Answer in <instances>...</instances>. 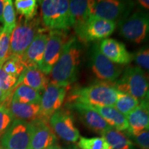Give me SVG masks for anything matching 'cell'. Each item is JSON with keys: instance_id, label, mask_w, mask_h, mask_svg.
I'll return each instance as SVG.
<instances>
[{"instance_id": "e0dca14e", "label": "cell", "mask_w": 149, "mask_h": 149, "mask_svg": "<svg viewBox=\"0 0 149 149\" xmlns=\"http://www.w3.org/2000/svg\"><path fill=\"white\" fill-rule=\"evenodd\" d=\"M33 123V130L29 149H46L55 144V134L47 122L38 120Z\"/></svg>"}, {"instance_id": "7a4b0ae2", "label": "cell", "mask_w": 149, "mask_h": 149, "mask_svg": "<svg viewBox=\"0 0 149 149\" xmlns=\"http://www.w3.org/2000/svg\"><path fill=\"white\" fill-rule=\"evenodd\" d=\"M117 93L118 91L110 84L100 82L72 90L68 96V102L69 104L114 107L117 101Z\"/></svg>"}, {"instance_id": "ffe728a7", "label": "cell", "mask_w": 149, "mask_h": 149, "mask_svg": "<svg viewBox=\"0 0 149 149\" xmlns=\"http://www.w3.org/2000/svg\"><path fill=\"white\" fill-rule=\"evenodd\" d=\"M92 1L72 0L69 1V13L71 27L76 30L84 24L91 17Z\"/></svg>"}, {"instance_id": "f35d334b", "label": "cell", "mask_w": 149, "mask_h": 149, "mask_svg": "<svg viewBox=\"0 0 149 149\" xmlns=\"http://www.w3.org/2000/svg\"><path fill=\"white\" fill-rule=\"evenodd\" d=\"M3 101V92L1 91V86H0V102Z\"/></svg>"}, {"instance_id": "e575fe53", "label": "cell", "mask_w": 149, "mask_h": 149, "mask_svg": "<svg viewBox=\"0 0 149 149\" xmlns=\"http://www.w3.org/2000/svg\"><path fill=\"white\" fill-rule=\"evenodd\" d=\"M135 4L138 6L139 10L144 11L149 13V0H138L135 1Z\"/></svg>"}, {"instance_id": "f1b7e54d", "label": "cell", "mask_w": 149, "mask_h": 149, "mask_svg": "<svg viewBox=\"0 0 149 149\" xmlns=\"http://www.w3.org/2000/svg\"><path fill=\"white\" fill-rule=\"evenodd\" d=\"M3 27L12 31L15 28L16 14L13 6V1L11 0H5L3 13Z\"/></svg>"}, {"instance_id": "52a82bcc", "label": "cell", "mask_w": 149, "mask_h": 149, "mask_svg": "<svg viewBox=\"0 0 149 149\" xmlns=\"http://www.w3.org/2000/svg\"><path fill=\"white\" fill-rule=\"evenodd\" d=\"M135 1L101 0L92 1L91 17L102 18L117 24L129 16Z\"/></svg>"}, {"instance_id": "3957f363", "label": "cell", "mask_w": 149, "mask_h": 149, "mask_svg": "<svg viewBox=\"0 0 149 149\" xmlns=\"http://www.w3.org/2000/svg\"><path fill=\"white\" fill-rule=\"evenodd\" d=\"M42 21L51 31H66L71 27L69 1L44 0L40 1Z\"/></svg>"}, {"instance_id": "484cf974", "label": "cell", "mask_w": 149, "mask_h": 149, "mask_svg": "<svg viewBox=\"0 0 149 149\" xmlns=\"http://www.w3.org/2000/svg\"><path fill=\"white\" fill-rule=\"evenodd\" d=\"M13 4L17 11L23 16L26 21L34 19L37 12V1L35 0H15Z\"/></svg>"}, {"instance_id": "6da1fadb", "label": "cell", "mask_w": 149, "mask_h": 149, "mask_svg": "<svg viewBox=\"0 0 149 149\" xmlns=\"http://www.w3.org/2000/svg\"><path fill=\"white\" fill-rule=\"evenodd\" d=\"M81 48L76 37H71L63 48L58 61L50 72L52 82L67 88L77 79Z\"/></svg>"}, {"instance_id": "ee69618b", "label": "cell", "mask_w": 149, "mask_h": 149, "mask_svg": "<svg viewBox=\"0 0 149 149\" xmlns=\"http://www.w3.org/2000/svg\"><path fill=\"white\" fill-rule=\"evenodd\" d=\"M0 149H1V148H0Z\"/></svg>"}, {"instance_id": "60d3db41", "label": "cell", "mask_w": 149, "mask_h": 149, "mask_svg": "<svg viewBox=\"0 0 149 149\" xmlns=\"http://www.w3.org/2000/svg\"><path fill=\"white\" fill-rule=\"evenodd\" d=\"M2 28H3V27L0 26V33H1V29H2Z\"/></svg>"}, {"instance_id": "9c48e42d", "label": "cell", "mask_w": 149, "mask_h": 149, "mask_svg": "<svg viewBox=\"0 0 149 149\" xmlns=\"http://www.w3.org/2000/svg\"><path fill=\"white\" fill-rule=\"evenodd\" d=\"M117 24L102 18L91 17L84 24L74 30L78 40L84 42L107 39L114 32Z\"/></svg>"}, {"instance_id": "7402d4cb", "label": "cell", "mask_w": 149, "mask_h": 149, "mask_svg": "<svg viewBox=\"0 0 149 149\" xmlns=\"http://www.w3.org/2000/svg\"><path fill=\"white\" fill-rule=\"evenodd\" d=\"M87 106L97 112L103 117L104 120L114 129L121 132L128 130V124L126 117L117 111L114 107Z\"/></svg>"}, {"instance_id": "9a60e30c", "label": "cell", "mask_w": 149, "mask_h": 149, "mask_svg": "<svg viewBox=\"0 0 149 149\" xmlns=\"http://www.w3.org/2000/svg\"><path fill=\"white\" fill-rule=\"evenodd\" d=\"M102 54L117 65H127L133 61V53L126 49L122 42L111 38L104 39L99 44Z\"/></svg>"}, {"instance_id": "ba28073f", "label": "cell", "mask_w": 149, "mask_h": 149, "mask_svg": "<svg viewBox=\"0 0 149 149\" xmlns=\"http://www.w3.org/2000/svg\"><path fill=\"white\" fill-rule=\"evenodd\" d=\"M33 130V123L15 120L1 138L4 148L29 149Z\"/></svg>"}, {"instance_id": "cb8c5ba5", "label": "cell", "mask_w": 149, "mask_h": 149, "mask_svg": "<svg viewBox=\"0 0 149 149\" xmlns=\"http://www.w3.org/2000/svg\"><path fill=\"white\" fill-rule=\"evenodd\" d=\"M40 93L35 89L25 85H19L14 89L12 100L22 104H40L41 102Z\"/></svg>"}, {"instance_id": "8d00e7d4", "label": "cell", "mask_w": 149, "mask_h": 149, "mask_svg": "<svg viewBox=\"0 0 149 149\" xmlns=\"http://www.w3.org/2000/svg\"><path fill=\"white\" fill-rule=\"evenodd\" d=\"M5 0H0V22L3 23V13Z\"/></svg>"}, {"instance_id": "7c38bea8", "label": "cell", "mask_w": 149, "mask_h": 149, "mask_svg": "<svg viewBox=\"0 0 149 149\" xmlns=\"http://www.w3.org/2000/svg\"><path fill=\"white\" fill-rule=\"evenodd\" d=\"M66 88L52 82L48 83L42 96L40 106V119L48 122L50 117L59 111L64 103Z\"/></svg>"}, {"instance_id": "ac0fdd59", "label": "cell", "mask_w": 149, "mask_h": 149, "mask_svg": "<svg viewBox=\"0 0 149 149\" xmlns=\"http://www.w3.org/2000/svg\"><path fill=\"white\" fill-rule=\"evenodd\" d=\"M48 83L47 77L40 68L26 67L18 78L15 87L19 85H25L39 92L45 90Z\"/></svg>"}, {"instance_id": "5b68a950", "label": "cell", "mask_w": 149, "mask_h": 149, "mask_svg": "<svg viewBox=\"0 0 149 149\" xmlns=\"http://www.w3.org/2000/svg\"><path fill=\"white\" fill-rule=\"evenodd\" d=\"M120 35L136 44L149 42V13L137 10L118 23Z\"/></svg>"}, {"instance_id": "44dd1931", "label": "cell", "mask_w": 149, "mask_h": 149, "mask_svg": "<svg viewBox=\"0 0 149 149\" xmlns=\"http://www.w3.org/2000/svg\"><path fill=\"white\" fill-rule=\"evenodd\" d=\"M8 108L15 120L27 122L41 120L40 104H22L11 100Z\"/></svg>"}, {"instance_id": "30bf717a", "label": "cell", "mask_w": 149, "mask_h": 149, "mask_svg": "<svg viewBox=\"0 0 149 149\" xmlns=\"http://www.w3.org/2000/svg\"><path fill=\"white\" fill-rule=\"evenodd\" d=\"M91 66L95 75L106 83L116 81L122 72V68L107 58L100 51L99 44L93 46L91 53Z\"/></svg>"}, {"instance_id": "1f68e13d", "label": "cell", "mask_w": 149, "mask_h": 149, "mask_svg": "<svg viewBox=\"0 0 149 149\" xmlns=\"http://www.w3.org/2000/svg\"><path fill=\"white\" fill-rule=\"evenodd\" d=\"M12 31L3 27L0 33V66L9 57L10 39Z\"/></svg>"}, {"instance_id": "8992f818", "label": "cell", "mask_w": 149, "mask_h": 149, "mask_svg": "<svg viewBox=\"0 0 149 149\" xmlns=\"http://www.w3.org/2000/svg\"><path fill=\"white\" fill-rule=\"evenodd\" d=\"M41 31L40 22L36 19L31 21L24 19L17 24L10 35L9 56L22 57Z\"/></svg>"}, {"instance_id": "836d02e7", "label": "cell", "mask_w": 149, "mask_h": 149, "mask_svg": "<svg viewBox=\"0 0 149 149\" xmlns=\"http://www.w3.org/2000/svg\"><path fill=\"white\" fill-rule=\"evenodd\" d=\"M131 137H133L135 144L140 149H149V130Z\"/></svg>"}, {"instance_id": "4dcf8cb0", "label": "cell", "mask_w": 149, "mask_h": 149, "mask_svg": "<svg viewBox=\"0 0 149 149\" xmlns=\"http://www.w3.org/2000/svg\"><path fill=\"white\" fill-rule=\"evenodd\" d=\"M133 61L136 66L149 72V45L142 46L133 53Z\"/></svg>"}, {"instance_id": "277c9868", "label": "cell", "mask_w": 149, "mask_h": 149, "mask_svg": "<svg viewBox=\"0 0 149 149\" xmlns=\"http://www.w3.org/2000/svg\"><path fill=\"white\" fill-rule=\"evenodd\" d=\"M113 86L117 91L141 101L149 91V77L146 72L139 67L128 66Z\"/></svg>"}, {"instance_id": "d590c367", "label": "cell", "mask_w": 149, "mask_h": 149, "mask_svg": "<svg viewBox=\"0 0 149 149\" xmlns=\"http://www.w3.org/2000/svg\"><path fill=\"white\" fill-rule=\"evenodd\" d=\"M140 104L141 106H142L149 113V91L146 94V97H145L143 100H141L140 104Z\"/></svg>"}, {"instance_id": "603a6c76", "label": "cell", "mask_w": 149, "mask_h": 149, "mask_svg": "<svg viewBox=\"0 0 149 149\" xmlns=\"http://www.w3.org/2000/svg\"><path fill=\"white\" fill-rule=\"evenodd\" d=\"M102 137L107 140L112 149H136L133 142L127 135L114 128L102 134Z\"/></svg>"}, {"instance_id": "74e56055", "label": "cell", "mask_w": 149, "mask_h": 149, "mask_svg": "<svg viewBox=\"0 0 149 149\" xmlns=\"http://www.w3.org/2000/svg\"><path fill=\"white\" fill-rule=\"evenodd\" d=\"M46 149H63V148H61L59 145L55 144L52 145V146H49L48 148H46Z\"/></svg>"}, {"instance_id": "8fae6325", "label": "cell", "mask_w": 149, "mask_h": 149, "mask_svg": "<svg viewBox=\"0 0 149 149\" xmlns=\"http://www.w3.org/2000/svg\"><path fill=\"white\" fill-rule=\"evenodd\" d=\"M50 127L54 133L65 141L77 142L80 138L79 130L75 126L73 117L70 111L59 109L49 119Z\"/></svg>"}, {"instance_id": "d6a6232c", "label": "cell", "mask_w": 149, "mask_h": 149, "mask_svg": "<svg viewBox=\"0 0 149 149\" xmlns=\"http://www.w3.org/2000/svg\"><path fill=\"white\" fill-rule=\"evenodd\" d=\"M13 117L9 108L6 104L0 105V138L2 137L9 126L12 124Z\"/></svg>"}, {"instance_id": "83f0119b", "label": "cell", "mask_w": 149, "mask_h": 149, "mask_svg": "<svg viewBox=\"0 0 149 149\" xmlns=\"http://www.w3.org/2000/svg\"><path fill=\"white\" fill-rule=\"evenodd\" d=\"M77 146L80 149H112L103 137H80Z\"/></svg>"}, {"instance_id": "5bb4252c", "label": "cell", "mask_w": 149, "mask_h": 149, "mask_svg": "<svg viewBox=\"0 0 149 149\" xmlns=\"http://www.w3.org/2000/svg\"><path fill=\"white\" fill-rule=\"evenodd\" d=\"M69 109L76 111L80 120L89 129L95 133L102 135L112 129L111 126L104 120L97 112L84 104H72L68 105Z\"/></svg>"}, {"instance_id": "b9f144b4", "label": "cell", "mask_w": 149, "mask_h": 149, "mask_svg": "<svg viewBox=\"0 0 149 149\" xmlns=\"http://www.w3.org/2000/svg\"><path fill=\"white\" fill-rule=\"evenodd\" d=\"M3 149H8V148H3Z\"/></svg>"}, {"instance_id": "d6986e66", "label": "cell", "mask_w": 149, "mask_h": 149, "mask_svg": "<svg viewBox=\"0 0 149 149\" xmlns=\"http://www.w3.org/2000/svg\"><path fill=\"white\" fill-rule=\"evenodd\" d=\"M130 137H134L149 130V113L140 104L126 115Z\"/></svg>"}, {"instance_id": "d4e9b609", "label": "cell", "mask_w": 149, "mask_h": 149, "mask_svg": "<svg viewBox=\"0 0 149 149\" xmlns=\"http://www.w3.org/2000/svg\"><path fill=\"white\" fill-rule=\"evenodd\" d=\"M140 101L138 99L118 91L117 101L115 102L114 107L121 113L126 116L138 107Z\"/></svg>"}, {"instance_id": "ab89813d", "label": "cell", "mask_w": 149, "mask_h": 149, "mask_svg": "<svg viewBox=\"0 0 149 149\" xmlns=\"http://www.w3.org/2000/svg\"><path fill=\"white\" fill-rule=\"evenodd\" d=\"M71 149H77V148L76 146H74V147H72Z\"/></svg>"}, {"instance_id": "4fadbf2b", "label": "cell", "mask_w": 149, "mask_h": 149, "mask_svg": "<svg viewBox=\"0 0 149 149\" xmlns=\"http://www.w3.org/2000/svg\"><path fill=\"white\" fill-rule=\"evenodd\" d=\"M65 31H51L44 52V59L40 70L46 75L49 74L54 66L59 60L63 48L68 39Z\"/></svg>"}, {"instance_id": "4316f807", "label": "cell", "mask_w": 149, "mask_h": 149, "mask_svg": "<svg viewBox=\"0 0 149 149\" xmlns=\"http://www.w3.org/2000/svg\"><path fill=\"white\" fill-rule=\"evenodd\" d=\"M1 66L5 72L16 78L19 77L26 68L22 57L15 56H9Z\"/></svg>"}, {"instance_id": "f546056e", "label": "cell", "mask_w": 149, "mask_h": 149, "mask_svg": "<svg viewBox=\"0 0 149 149\" xmlns=\"http://www.w3.org/2000/svg\"><path fill=\"white\" fill-rule=\"evenodd\" d=\"M18 78L7 74L0 66V86L3 95V101L10 95L11 91L14 90Z\"/></svg>"}, {"instance_id": "2e32d148", "label": "cell", "mask_w": 149, "mask_h": 149, "mask_svg": "<svg viewBox=\"0 0 149 149\" xmlns=\"http://www.w3.org/2000/svg\"><path fill=\"white\" fill-rule=\"evenodd\" d=\"M48 40V34L44 33V31H41L37 35L33 42L22 56V60L26 68L36 67L40 69Z\"/></svg>"}, {"instance_id": "7bdbcfd3", "label": "cell", "mask_w": 149, "mask_h": 149, "mask_svg": "<svg viewBox=\"0 0 149 149\" xmlns=\"http://www.w3.org/2000/svg\"><path fill=\"white\" fill-rule=\"evenodd\" d=\"M0 105H1V102H0Z\"/></svg>"}]
</instances>
